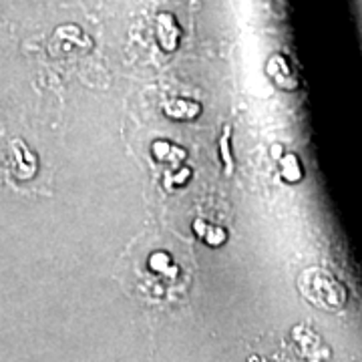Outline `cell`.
<instances>
[{
  "label": "cell",
  "instance_id": "52a82bcc",
  "mask_svg": "<svg viewBox=\"0 0 362 362\" xmlns=\"http://www.w3.org/2000/svg\"><path fill=\"white\" fill-rule=\"evenodd\" d=\"M220 156L223 169L228 175H232L233 171V157H232V125H226V129L221 133L220 139Z\"/></svg>",
  "mask_w": 362,
  "mask_h": 362
},
{
  "label": "cell",
  "instance_id": "7a4b0ae2",
  "mask_svg": "<svg viewBox=\"0 0 362 362\" xmlns=\"http://www.w3.org/2000/svg\"><path fill=\"white\" fill-rule=\"evenodd\" d=\"M163 113L169 119H177V121H192L202 115V105L192 99H169L163 103Z\"/></svg>",
  "mask_w": 362,
  "mask_h": 362
},
{
  "label": "cell",
  "instance_id": "5b68a950",
  "mask_svg": "<svg viewBox=\"0 0 362 362\" xmlns=\"http://www.w3.org/2000/svg\"><path fill=\"white\" fill-rule=\"evenodd\" d=\"M278 165H280V175L286 183H298L304 177L302 165H300V161L294 153H288L282 159H278Z\"/></svg>",
  "mask_w": 362,
  "mask_h": 362
},
{
  "label": "cell",
  "instance_id": "8992f818",
  "mask_svg": "<svg viewBox=\"0 0 362 362\" xmlns=\"http://www.w3.org/2000/svg\"><path fill=\"white\" fill-rule=\"evenodd\" d=\"M149 268L156 272V274H163L168 278H175L177 276V266L171 262L168 252H156V254H151Z\"/></svg>",
  "mask_w": 362,
  "mask_h": 362
},
{
  "label": "cell",
  "instance_id": "3957f363",
  "mask_svg": "<svg viewBox=\"0 0 362 362\" xmlns=\"http://www.w3.org/2000/svg\"><path fill=\"white\" fill-rule=\"evenodd\" d=\"M194 232L204 240V244H207L209 247H220L228 242V232L223 228H218L214 223L204 220H195L194 221Z\"/></svg>",
  "mask_w": 362,
  "mask_h": 362
},
{
  "label": "cell",
  "instance_id": "ba28073f",
  "mask_svg": "<svg viewBox=\"0 0 362 362\" xmlns=\"http://www.w3.org/2000/svg\"><path fill=\"white\" fill-rule=\"evenodd\" d=\"M192 175H194V171L189 168H181V169H171L165 173V177H163V187L168 189V192H173L175 187H180V185H185L187 181L192 180Z\"/></svg>",
  "mask_w": 362,
  "mask_h": 362
},
{
  "label": "cell",
  "instance_id": "277c9868",
  "mask_svg": "<svg viewBox=\"0 0 362 362\" xmlns=\"http://www.w3.org/2000/svg\"><path fill=\"white\" fill-rule=\"evenodd\" d=\"M151 153H153L157 161H181L187 156V151L183 147L173 145V143L169 141H153Z\"/></svg>",
  "mask_w": 362,
  "mask_h": 362
},
{
  "label": "cell",
  "instance_id": "6da1fadb",
  "mask_svg": "<svg viewBox=\"0 0 362 362\" xmlns=\"http://www.w3.org/2000/svg\"><path fill=\"white\" fill-rule=\"evenodd\" d=\"M298 288L300 294L316 308L328 312L340 310L349 300L346 288L324 268H308L302 272L298 278Z\"/></svg>",
  "mask_w": 362,
  "mask_h": 362
}]
</instances>
